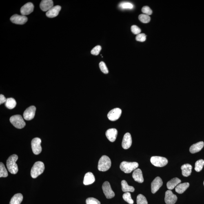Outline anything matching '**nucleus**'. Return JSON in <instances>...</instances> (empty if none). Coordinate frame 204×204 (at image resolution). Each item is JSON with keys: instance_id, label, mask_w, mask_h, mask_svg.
Listing matches in <instances>:
<instances>
[{"instance_id": "nucleus-1", "label": "nucleus", "mask_w": 204, "mask_h": 204, "mask_svg": "<svg viewBox=\"0 0 204 204\" xmlns=\"http://www.w3.org/2000/svg\"><path fill=\"white\" fill-rule=\"evenodd\" d=\"M18 157L17 155L13 154L10 156L7 160V166L9 172L12 174H17L18 171V165L16 163Z\"/></svg>"}, {"instance_id": "nucleus-2", "label": "nucleus", "mask_w": 204, "mask_h": 204, "mask_svg": "<svg viewBox=\"0 0 204 204\" xmlns=\"http://www.w3.org/2000/svg\"><path fill=\"white\" fill-rule=\"evenodd\" d=\"M44 164L41 161L36 162L31 171V176L33 178H36L42 174L44 171Z\"/></svg>"}, {"instance_id": "nucleus-3", "label": "nucleus", "mask_w": 204, "mask_h": 204, "mask_svg": "<svg viewBox=\"0 0 204 204\" xmlns=\"http://www.w3.org/2000/svg\"><path fill=\"white\" fill-rule=\"evenodd\" d=\"M111 166V160L108 156H103L100 158L98 164V170L105 172L108 170Z\"/></svg>"}, {"instance_id": "nucleus-4", "label": "nucleus", "mask_w": 204, "mask_h": 204, "mask_svg": "<svg viewBox=\"0 0 204 204\" xmlns=\"http://www.w3.org/2000/svg\"><path fill=\"white\" fill-rule=\"evenodd\" d=\"M137 162H129L125 161L122 162L120 165V168L122 171L127 174L131 173L135 170L138 167Z\"/></svg>"}, {"instance_id": "nucleus-5", "label": "nucleus", "mask_w": 204, "mask_h": 204, "mask_svg": "<svg viewBox=\"0 0 204 204\" xmlns=\"http://www.w3.org/2000/svg\"><path fill=\"white\" fill-rule=\"evenodd\" d=\"M10 120L11 123L17 129H22L26 125L22 116L19 115L11 116Z\"/></svg>"}, {"instance_id": "nucleus-6", "label": "nucleus", "mask_w": 204, "mask_h": 204, "mask_svg": "<svg viewBox=\"0 0 204 204\" xmlns=\"http://www.w3.org/2000/svg\"><path fill=\"white\" fill-rule=\"evenodd\" d=\"M151 163L154 166L162 167L165 166L168 163L167 158L160 156H153L150 158Z\"/></svg>"}, {"instance_id": "nucleus-7", "label": "nucleus", "mask_w": 204, "mask_h": 204, "mask_svg": "<svg viewBox=\"0 0 204 204\" xmlns=\"http://www.w3.org/2000/svg\"><path fill=\"white\" fill-rule=\"evenodd\" d=\"M41 140L39 138H35L32 140L31 142L32 148L33 152L35 155H38L41 153Z\"/></svg>"}, {"instance_id": "nucleus-8", "label": "nucleus", "mask_w": 204, "mask_h": 204, "mask_svg": "<svg viewBox=\"0 0 204 204\" xmlns=\"http://www.w3.org/2000/svg\"><path fill=\"white\" fill-rule=\"evenodd\" d=\"M104 193L107 199H110L114 197L115 194L112 190L110 183L108 181H105L102 186Z\"/></svg>"}, {"instance_id": "nucleus-9", "label": "nucleus", "mask_w": 204, "mask_h": 204, "mask_svg": "<svg viewBox=\"0 0 204 204\" xmlns=\"http://www.w3.org/2000/svg\"><path fill=\"white\" fill-rule=\"evenodd\" d=\"M36 110V107L33 105L28 107L23 113V117L24 119L27 121L33 119L35 116Z\"/></svg>"}, {"instance_id": "nucleus-10", "label": "nucleus", "mask_w": 204, "mask_h": 204, "mask_svg": "<svg viewBox=\"0 0 204 204\" xmlns=\"http://www.w3.org/2000/svg\"><path fill=\"white\" fill-rule=\"evenodd\" d=\"M122 113L121 109L116 108L112 109L107 114V117L111 121H115L120 118Z\"/></svg>"}, {"instance_id": "nucleus-11", "label": "nucleus", "mask_w": 204, "mask_h": 204, "mask_svg": "<svg viewBox=\"0 0 204 204\" xmlns=\"http://www.w3.org/2000/svg\"><path fill=\"white\" fill-rule=\"evenodd\" d=\"M10 20L13 23L15 24L23 25L27 23L28 18L25 16L19 15L16 14L11 17Z\"/></svg>"}, {"instance_id": "nucleus-12", "label": "nucleus", "mask_w": 204, "mask_h": 204, "mask_svg": "<svg viewBox=\"0 0 204 204\" xmlns=\"http://www.w3.org/2000/svg\"><path fill=\"white\" fill-rule=\"evenodd\" d=\"M177 197L173 194L172 191L169 190L165 193V202L166 204H174L177 201Z\"/></svg>"}, {"instance_id": "nucleus-13", "label": "nucleus", "mask_w": 204, "mask_h": 204, "mask_svg": "<svg viewBox=\"0 0 204 204\" xmlns=\"http://www.w3.org/2000/svg\"><path fill=\"white\" fill-rule=\"evenodd\" d=\"M163 184V182L161 178L156 177L151 183V191L153 194H155L159 190Z\"/></svg>"}, {"instance_id": "nucleus-14", "label": "nucleus", "mask_w": 204, "mask_h": 204, "mask_svg": "<svg viewBox=\"0 0 204 204\" xmlns=\"http://www.w3.org/2000/svg\"><path fill=\"white\" fill-rule=\"evenodd\" d=\"M34 5L31 3H28L25 4L21 9V14L23 16L28 15L31 13L34 10Z\"/></svg>"}, {"instance_id": "nucleus-15", "label": "nucleus", "mask_w": 204, "mask_h": 204, "mask_svg": "<svg viewBox=\"0 0 204 204\" xmlns=\"http://www.w3.org/2000/svg\"><path fill=\"white\" fill-rule=\"evenodd\" d=\"M132 144V139L131 135L129 133H127L124 136L122 141V146L123 149H128L130 148Z\"/></svg>"}, {"instance_id": "nucleus-16", "label": "nucleus", "mask_w": 204, "mask_h": 204, "mask_svg": "<svg viewBox=\"0 0 204 204\" xmlns=\"http://www.w3.org/2000/svg\"><path fill=\"white\" fill-rule=\"evenodd\" d=\"M53 6L54 2L52 0H43L40 4V8L43 12H48Z\"/></svg>"}, {"instance_id": "nucleus-17", "label": "nucleus", "mask_w": 204, "mask_h": 204, "mask_svg": "<svg viewBox=\"0 0 204 204\" xmlns=\"http://www.w3.org/2000/svg\"><path fill=\"white\" fill-rule=\"evenodd\" d=\"M117 134V130L114 128L109 129L107 130L105 133L107 139L112 142H114L115 141Z\"/></svg>"}, {"instance_id": "nucleus-18", "label": "nucleus", "mask_w": 204, "mask_h": 204, "mask_svg": "<svg viewBox=\"0 0 204 204\" xmlns=\"http://www.w3.org/2000/svg\"><path fill=\"white\" fill-rule=\"evenodd\" d=\"M61 7L59 5H56L52 7L50 10L47 12L46 15L47 17L53 18L56 17L59 14Z\"/></svg>"}, {"instance_id": "nucleus-19", "label": "nucleus", "mask_w": 204, "mask_h": 204, "mask_svg": "<svg viewBox=\"0 0 204 204\" xmlns=\"http://www.w3.org/2000/svg\"><path fill=\"white\" fill-rule=\"evenodd\" d=\"M132 177L135 181L139 183H142L144 181V178L142 171L140 169H137L134 170L133 173Z\"/></svg>"}, {"instance_id": "nucleus-20", "label": "nucleus", "mask_w": 204, "mask_h": 204, "mask_svg": "<svg viewBox=\"0 0 204 204\" xmlns=\"http://www.w3.org/2000/svg\"><path fill=\"white\" fill-rule=\"evenodd\" d=\"M95 177L92 172H89L85 174L83 183L85 185L92 184L95 181Z\"/></svg>"}, {"instance_id": "nucleus-21", "label": "nucleus", "mask_w": 204, "mask_h": 204, "mask_svg": "<svg viewBox=\"0 0 204 204\" xmlns=\"http://www.w3.org/2000/svg\"><path fill=\"white\" fill-rule=\"evenodd\" d=\"M204 143L203 141H200L193 145L190 147L189 151L192 154H195L199 152L203 148Z\"/></svg>"}, {"instance_id": "nucleus-22", "label": "nucleus", "mask_w": 204, "mask_h": 204, "mask_svg": "<svg viewBox=\"0 0 204 204\" xmlns=\"http://www.w3.org/2000/svg\"><path fill=\"white\" fill-rule=\"evenodd\" d=\"M182 175L187 177L190 175L192 172V166L189 164H186L181 167Z\"/></svg>"}, {"instance_id": "nucleus-23", "label": "nucleus", "mask_w": 204, "mask_h": 204, "mask_svg": "<svg viewBox=\"0 0 204 204\" xmlns=\"http://www.w3.org/2000/svg\"><path fill=\"white\" fill-rule=\"evenodd\" d=\"M181 180L178 178H173L167 182V187L169 190H172L181 183Z\"/></svg>"}, {"instance_id": "nucleus-24", "label": "nucleus", "mask_w": 204, "mask_h": 204, "mask_svg": "<svg viewBox=\"0 0 204 204\" xmlns=\"http://www.w3.org/2000/svg\"><path fill=\"white\" fill-rule=\"evenodd\" d=\"M189 186V183H180L176 187V191L178 194H183L188 188Z\"/></svg>"}, {"instance_id": "nucleus-25", "label": "nucleus", "mask_w": 204, "mask_h": 204, "mask_svg": "<svg viewBox=\"0 0 204 204\" xmlns=\"http://www.w3.org/2000/svg\"><path fill=\"white\" fill-rule=\"evenodd\" d=\"M23 199V195L18 193L13 196L11 199L10 204H21Z\"/></svg>"}, {"instance_id": "nucleus-26", "label": "nucleus", "mask_w": 204, "mask_h": 204, "mask_svg": "<svg viewBox=\"0 0 204 204\" xmlns=\"http://www.w3.org/2000/svg\"><path fill=\"white\" fill-rule=\"evenodd\" d=\"M122 190L124 192H134L135 191L134 187L129 186L126 181L125 180L121 181Z\"/></svg>"}, {"instance_id": "nucleus-27", "label": "nucleus", "mask_w": 204, "mask_h": 204, "mask_svg": "<svg viewBox=\"0 0 204 204\" xmlns=\"http://www.w3.org/2000/svg\"><path fill=\"white\" fill-rule=\"evenodd\" d=\"M16 105V100L13 98H8L7 99L5 103V105L7 108L10 109H13Z\"/></svg>"}, {"instance_id": "nucleus-28", "label": "nucleus", "mask_w": 204, "mask_h": 204, "mask_svg": "<svg viewBox=\"0 0 204 204\" xmlns=\"http://www.w3.org/2000/svg\"><path fill=\"white\" fill-rule=\"evenodd\" d=\"M8 176V173L4 164L1 162L0 163V177H6Z\"/></svg>"}, {"instance_id": "nucleus-29", "label": "nucleus", "mask_w": 204, "mask_h": 204, "mask_svg": "<svg viewBox=\"0 0 204 204\" xmlns=\"http://www.w3.org/2000/svg\"><path fill=\"white\" fill-rule=\"evenodd\" d=\"M204 165V160L202 159L198 160L196 162L195 170L197 172L201 171Z\"/></svg>"}, {"instance_id": "nucleus-30", "label": "nucleus", "mask_w": 204, "mask_h": 204, "mask_svg": "<svg viewBox=\"0 0 204 204\" xmlns=\"http://www.w3.org/2000/svg\"><path fill=\"white\" fill-rule=\"evenodd\" d=\"M138 18L140 21L143 23H149L150 21V16L144 14H140Z\"/></svg>"}, {"instance_id": "nucleus-31", "label": "nucleus", "mask_w": 204, "mask_h": 204, "mask_svg": "<svg viewBox=\"0 0 204 204\" xmlns=\"http://www.w3.org/2000/svg\"><path fill=\"white\" fill-rule=\"evenodd\" d=\"M136 202L137 204H148L146 198L141 194L137 196Z\"/></svg>"}, {"instance_id": "nucleus-32", "label": "nucleus", "mask_w": 204, "mask_h": 204, "mask_svg": "<svg viewBox=\"0 0 204 204\" xmlns=\"http://www.w3.org/2000/svg\"><path fill=\"white\" fill-rule=\"evenodd\" d=\"M119 7L122 9H132L133 8L134 5L130 3L123 2L120 3Z\"/></svg>"}, {"instance_id": "nucleus-33", "label": "nucleus", "mask_w": 204, "mask_h": 204, "mask_svg": "<svg viewBox=\"0 0 204 204\" xmlns=\"http://www.w3.org/2000/svg\"><path fill=\"white\" fill-rule=\"evenodd\" d=\"M123 199L130 204H133L134 203V200L131 198V194L129 192H127L123 195Z\"/></svg>"}, {"instance_id": "nucleus-34", "label": "nucleus", "mask_w": 204, "mask_h": 204, "mask_svg": "<svg viewBox=\"0 0 204 204\" xmlns=\"http://www.w3.org/2000/svg\"><path fill=\"white\" fill-rule=\"evenodd\" d=\"M99 67L100 70L104 74H106L109 73V71L105 63L103 61H101L99 64Z\"/></svg>"}, {"instance_id": "nucleus-35", "label": "nucleus", "mask_w": 204, "mask_h": 204, "mask_svg": "<svg viewBox=\"0 0 204 204\" xmlns=\"http://www.w3.org/2000/svg\"><path fill=\"white\" fill-rule=\"evenodd\" d=\"M101 47L100 45H97L94 47L91 50V53L93 55L97 56L99 54L100 51L101 50Z\"/></svg>"}, {"instance_id": "nucleus-36", "label": "nucleus", "mask_w": 204, "mask_h": 204, "mask_svg": "<svg viewBox=\"0 0 204 204\" xmlns=\"http://www.w3.org/2000/svg\"><path fill=\"white\" fill-rule=\"evenodd\" d=\"M86 204H101V203L97 199L92 197L87 198L86 200Z\"/></svg>"}, {"instance_id": "nucleus-37", "label": "nucleus", "mask_w": 204, "mask_h": 204, "mask_svg": "<svg viewBox=\"0 0 204 204\" xmlns=\"http://www.w3.org/2000/svg\"><path fill=\"white\" fill-rule=\"evenodd\" d=\"M141 11L143 13L147 14V15H150L152 13V10L148 6H145L143 7L142 8Z\"/></svg>"}, {"instance_id": "nucleus-38", "label": "nucleus", "mask_w": 204, "mask_h": 204, "mask_svg": "<svg viewBox=\"0 0 204 204\" xmlns=\"http://www.w3.org/2000/svg\"><path fill=\"white\" fill-rule=\"evenodd\" d=\"M146 36L144 33H141L138 34L136 37V40L138 41L143 42L146 40Z\"/></svg>"}, {"instance_id": "nucleus-39", "label": "nucleus", "mask_w": 204, "mask_h": 204, "mask_svg": "<svg viewBox=\"0 0 204 204\" xmlns=\"http://www.w3.org/2000/svg\"><path fill=\"white\" fill-rule=\"evenodd\" d=\"M131 30L133 33L137 35L141 32V29L136 25H132L131 27Z\"/></svg>"}, {"instance_id": "nucleus-40", "label": "nucleus", "mask_w": 204, "mask_h": 204, "mask_svg": "<svg viewBox=\"0 0 204 204\" xmlns=\"http://www.w3.org/2000/svg\"><path fill=\"white\" fill-rule=\"evenodd\" d=\"M7 99L3 94H1L0 95V104L1 105L3 103H5Z\"/></svg>"}, {"instance_id": "nucleus-41", "label": "nucleus", "mask_w": 204, "mask_h": 204, "mask_svg": "<svg viewBox=\"0 0 204 204\" xmlns=\"http://www.w3.org/2000/svg\"><path fill=\"white\" fill-rule=\"evenodd\" d=\"M203 184H204V183H203Z\"/></svg>"}]
</instances>
